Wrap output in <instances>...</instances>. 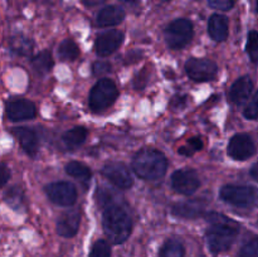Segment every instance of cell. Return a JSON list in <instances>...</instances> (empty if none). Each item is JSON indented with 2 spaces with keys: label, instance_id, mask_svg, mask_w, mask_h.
<instances>
[{
  "label": "cell",
  "instance_id": "1",
  "mask_svg": "<svg viewBox=\"0 0 258 257\" xmlns=\"http://www.w3.org/2000/svg\"><path fill=\"white\" fill-rule=\"evenodd\" d=\"M103 229L112 243H123L133 229V221L128 212L120 204L108 206L103 212Z\"/></svg>",
  "mask_w": 258,
  "mask_h": 257
},
{
  "label": "cell",
  "instance_id": "2",
  "mask_svg": "<svg viewBox=\"0 0 258 257\" xmlns=\"http://www.w3.org/2000/svg\"><path fill=\"white\" fill-rule=\"evenodd\" d=\"M212 226L207 231V243L214 253L224 252L233 244L238 228L236 223L227 217L219 214H211Z\"/></svg>",
  "mask_w": 258,
  "mask_h": 257
},
{
  "label": "cell",
  "instance_id": "3",
  "mask_svg": "<svg viewBox=\"0 0 258 257\" xmlns=\"http://www.w3.org/2000/svg\"><path fill=\"white\" fill-rule=\"evenodd\" d=\"M166 168L168 160L165 155L155 149H143L134 156V171L146 180H158L163 178Z\"/></svg>",
  "mask_w": 258,
  "mask_h": 257
},
{
  "label": "cell",
  "instance_id": "4",
  "mask_svg": "<svg viewBox=\"0 0 258 257\" xmlns=\"http://www.w3.org/2000/svg\"><path fill=\"white\" fill-rule=\"evenodd\" d=\"M219 196L227 203L243 208H249L258 203V189L249 185H224Z\"/></svg>",
  "mask_w": 258,
  "mask_h": 257
},
{
  "label": "cell",
  "instance_id": "5",
  "mask_svg": "<svg viewBox=\"0 0 258 257\" xmlns=\"http://www.w3.org/2000/svg\"><path fill=\"white\" fill-rule=\"evenodd\" d=\"M118 96L116 85L111 80H100L90 92V108L95 112L102 111L112 105Z\"/></svg>",
  "mask_w": 258,
  "mask_h": 257
},
{
  "label": "cell",
  "instance_id": "6",
  "mask_svg": "<svg viewBox=\"0 0 258 257\" xmlns=\"http://www.w3.org/2000/svg\"><path fill=\"white\" fill-rule=\"evenodd\" d=\"M193 38V24L188 19H176L165 29V40L171 49L185 47Z\"/></svg>",
  "mask_w": 258,
  "mask_h": 257
},
{
  "label": "cell",
  "instance_id": "7",
  "mask_svg": "<svg viewBox=\"0 0 258 257\" xmlns=\"http://www.w3.org/2000/svg\"><path fill=\"white\" fill-rule=\"evenodd\" d=\"M185 71L191 80L197 82H206L216 77L217 65L207 58H190L185 63Z\"/></svg>",
  "mask_w": 258,
  "mask_h": 257
},
{
  "label": "cell",
  "instance_id": "8",
  "mask_svg": "<svg viewBox=\"0 0 258 257\" xmlns=\"http://www.w3.org/2000/svg\"><path fill=\"white\" fill-rule=\"evenodd\" d=\"M45 193L53 203L58 206H72L77 199V190L75 185L68 181H55L45 186Z\"/></svg>",
  "mask_w": 258,
  "mask_h": 257
},
{
  "label": "cell",
  "instance_id": "9",
  "mask_svg": "<svg viewBox=\"0 0 258 257\" xmlns=\"http://www.w3.org/2000/svg\"><path fill=\"white\" fill-rule=\"evenodd\" d=\"M171 186L178 193L191 196L201 186V180H199L198 174L190 169L176 170L171 176Z\"/></svg>",
  "mask_w": 258,
  "mask_h": 257
},
{
  "label": "cell",
  "instance_id": "10",
  "mask_svg": "<svg viewBox=\"0 0 258 257\" xmlns=\"http://www.w3.org/2000/svg\"><path fill=\"white\" fill-rule=\"evenodd\" d=\"M254 151H256V146H254L253 140L251 136L246 134L234 135L227 148V153L234 160H246L253 155Z\"/></svg>",
  "mask_w": 258,
  "mask_h": 257
},
{
  "label": "cell",
  "instance_id": "11",
  "mask_svg": "<svg viewBox=\"0 0 258 257\" xmlns=\"http://www.w3.org/2000/svg\"><path fill=\"white\" fill-rule=\"evenodd\" d=\"M102 174L106 179L120 189H128L133 186L134 179L128 169L121 163H110L103 166Z\"/></svg>",
  "mask_w": 258,
  "mask_h": 257
},
{
  "label": "cell",
  "instance_id": "12",
  "mask_svg": "<svg viewBox=\"0 0 258 257\" xmlns=\"http://www.w3.org/2000/svg\"><path fill=\"white\" fill-rule=\"evenodd\" d=\"M123 42V33L120 30H108L103 34L98 35L96 39V52L101 57H107L111 53L115 52L121 43Z\"/></svg>",
  "mask_w": 258,
  "mask_h": 257
},
{
  "label": "cell",
  "instance_id": "13",
  "mask_svg": "<svg viewBox=\"0 0 258 257\" xmlns=\"http://www.w3.org/2000/svg\"><path fill=\"white\" fill-rule=\"evenodd\" d=\"M7 116L12 121H24L35 116V106L28 100H15L8 103Z\"/></svg>",
  "mask_w": 258,
  "mask_h": 257
},
{
  "label": "cell",
  "instance_id": "14",
  "mask_svg": "<svg viewBox=\"0 0 258 257\" xmlns=\"http://www.w3.org/2000/svg\"><path fill=\"white\" fill-rule=\"evenodd\" d=\"M81 223V214L77 211H71L62 214L57 222V232L59 236L70 238L77 233Z\"/></svg>",
  "mask_w": 258,
  "mask_h": 257
},
{
  "label": "cell",
  "instance_id": "15",
  "mask_svg": "<svg viewBox=\"0 0 258 257\" xmlns=\"http://www.w3.org/2000/svg\"><path fill=\"white\" fill-rule=\"evenodd\" d=\"M252 90H253V82L248 76L238 78L233 85L231 86L229 90V100L236 105H242L246 102L247 98L251 96Z\"/></svg>",
  "mask_w": 258,
  "mask_h": 257
},
{
  "label": "cell",
  "instance_id": "16",
  "mask_svg": "<svg viewBox=\"0 0 258 257\" xmlns=\"http://www.w3.org/2000/svg\"><path fill=\"white\" fill-rule=\"evenodd\" d=\"M13 134L17 136L25 153L29 154V155H34L37 153L39 140H38V135L34 130L29 127H15L13 130Z\"/></svg>",
  "mask_w": 258,
  "mask_h": 257
},
{
  "label": "cell",
  "instance_id": "17",
  "mask_svg": "<svg viewBox=\"0 0 258 257\" xmlns=\"http://www.w3.org/2000/svg\"><path fill=\"white\" fill-rule=\"evenodd\" d=\"M125 19V10L117 5H108L97 14V24L101 27H112L120 24Z\"/></svg>",
  "mask_w": 258,
  "mask_h": 257
},
{
  "label": "cell",
  "instance_id": "18",
  "mask_svg": "<svg viewBox=\"0 0 258 257\" xmlns=\"http://www.w3.org/2000/svg\"><path fill=\"white\" fill-rule=\"evenodd\" d=\"M208 32L216 42L226 40L228 37V19L222 14H213L209 18Z\"/></svg>",
  "mask_w": 258,
  "mask_h": 257
},
{
  "label": "cell",
  "instance_id": "19",
  "mask_svg": "<svg viewBox=\"0 0 258 257\" xmlns=\"http://www.w3.org/2000/svg\"><path fill=\"white\" fill-rule=\"evenodd\" d=\"M86 138H87V130L82 127V126H77V127L68 130L63 135L62 140L66 148L70 149V150H76L78 146H81L85 143Z\"/></svg>",
  "mask_w": 258,
  "mask_h": 257
},
{
  "label": "cell",
  "instance_id": "20",
  "mask_svg": "<svg viewBox=\"0 0 258 257\" xmlns=\"http://www.w3.org/2000/svg\"><path fill=\"white\" fill-rule=\"evenodd\" d=\"M173 213L179 217L185 218H196L203 213V206L199 202H188V203H179L173 207Z\"/></svg>",
  "mask_w": 258,
  "mask_h": 257
},
{
  "label": "cell",
  "instance_id": "21",
  "mask_svg": "<svg viewBox=\"0 0 258 257\" xmlns=\"http://www.w3.org/2000/svg\"><path fill=\"white\" fill-rule=\"evenodd\" d=\"M32 66L38 75H45L49 72L53 67V58L48 50L38 53L32 60Z\"/></svg>",
  "mask_w": 258,
  "mask_h": 257
},
{
  "label": "cell",
  "instance_id": "22",
  "mask_svg": "<svg viewBox=\"0 0 258 257\" xmlns=\"http://www.w3.org/2000/svg\"><path fill=\"white\" fill-rule=\"evenodd\" d=\"M66 171H67L68 175L82 181L90 180L91 175H92L91 169L87 165H85V164L80 163V161H71V163H68L66 165Z\"/></svg>",
  "mask_w": 258,
  "mask_h": 257
},
{
  "label": "cell",
  "instance_id": "23",
  "mask_svg": "<svg viewBox=\"0 0 258 257\" xmlns=\"http://www.w3.org/2000/svg\"><path fill=\"white\" fill-rule=\"evenodd\" d=\"M58 55L62 60H75L80 55L78 45L72 39H64L58 47Z\"/></svg>",
  "mask_w": 258,
  "mask_h": 257
},
{
  "label": "cell",
  "instance_id": "24",
  "mask_svg": "<svg viewBox=\"0 0 258 257\" xmlns=\"http://www.w3.org/2000/svg\"><path fill=\"white\" fill-rule=\"evenodd\" d=\"M33 42L27 37H23V35H18V37H14L12 39V43H10V49L13 52H15L17 54L20 55H28L30 52H32Z\"/></svg>",
  "mask_w": 258,
  "mask_h": 257
},
{
  "label": "cell",
  "instance_id": "25",
  "mask_svg": "<svg viewBox=\"0 0 258 257\" xmlns=\"http://www.w3.org/2000/svg\"><path fill=\"white\" fill-rule=\"evenodd\" d=\"M160 257H184V247L176 239H169L160 249Z\"/></svg>",
  "mask_w": 258,
  "mask_h": 257
},
{
  "label": "cell",
  "instance_id": "26",
  "mask_svg": "<svg viewBox=\"0 0 258 257\" xmlns=\"http://www.w3.org/2000/svg\"><path fill=\"white\" fill-rule=\"evenodd\" d=\"M246 49L252 62L258 63V32L256 30L249 32Z\"/></svg>",
  "mask_w": 258,
  "mask_h": 257
},
{
  "label": "cell",
  "instance_id": "27",
  "mask_svg": "<svg viewBox=\"0 0 258 257\" xmlns=\"http://www.w3.org/2000/svg\"><path fill=\"white\" fill-rule=\"evenodd\" d=\"M88 257H111L110 244L103 239H98L92 246Z\"/></svg>",
  "mask_w": 258,
  "mask_h": 257
},
{
  "label": "cell",
  "instance_id": "28",
  "mask_svg": "<svg viewBox=\"0 0 258 257\" xmlns=\"http://www.w3.org/2000/svg\"><path fill=\"white\" fill-rule=\"evenodd\" d=\"M203 148V141L201 138H191L188 140V146L186 148H180L179 149V153L183 154V155L190 156L193 155L196 151L202 150Z\"/></svg>",
  "mask_w": 258,
  "mask_h": 257
},
{
  "label": "cell",
  "instance_id": "29",
  "mask_svg": "<svg viewBox=\"0 0 258 257\" xmlns=\"http://www.w3.org/2000/svg\"><path fill=\"white\" fill-rule=\"evenodd\" d=\"M239 257H258V237L251 239L242 247Z\"/></svg>",
  "mask_w": 258,
  "mask_h": 257
},
{
  "label": "cell",
  "instance_id": "30",
  "mask_svg": "<svg viewBox=\"0 0 258 257\" xmlns=\"http://www.w3.org/2000/svg\"><path fill=\"white\" fill-rule=\"evenodd\" d=\"M244 117L248 120H258V92L252 97L243 111Z\"/></svg>",
  "mask_w": 258,
  "mask_h": 257
},
{
  "label": "cell",
  "instance_id": "31",
  "mask_svg": "<svg viewBox=\"0 0 258 257\" xmlns=\"http://www.w3.org/2000/svg\"><path fill=\"white\" fill-rule=\"evenodd\" d=\"M236 0H208V5L216 10H229L234 7Z\"/></svg>",
  "mask_w": 258,
  "mask_h": 257
},
{
  "label": "cell",
  "instance_id": "32",
  "mask_svg": "<svg viewBox=\"0 0 258 257\" xmlns=\"http://www.w3.org/2000/svg\"><path fill=\"white\" fill-rule=\"evenodd\" d=\"M111 65L108 62H103V60H98L95 62L92 66V72L95 76H105L111 72Z\"/></svg>",
  "mask_w": 258,
  "mask_h": 257
},
{
  "label": "cell",
  "instance_id": "33",
  "mask_svg": "<svg viewBox=\"0 0 258 257\" xmlns=\"http://www.w3.org/2000/svg\"><path fill=\"white\" fill-rule=\"evenodd\" d=\"M9 176H10V173H9V170H8L7 165H5V164H3L2 165V184L3 185H5V184H7Z\"/></svg>",
  "mask_w": 258,
  "mask_h": 257
},
{
  "label": "cell",
  "instance_id": "34",
  "mask_svg": "<svg viewBox=\"0 0 258 257\" xmlns=\"http://www.w3.org/2000/svg\"><path fill=\"white\" fill-rule=\"evenodd\" d=\"M82 2L87 7H96V5H100L102 3H105L106 0H82Z\"/></svg>",
  "mask_w": 258,
  "mask_h": 257
},
{
  "label": "cell",
  "instance_id": "35",
  "mask_svg": "<svg viewBox=\"0 0 258 257\" xmlns=\"http://www.w3.org/2000/svg\"><path fill=\"white\" fill-rule=\"evenodd\" d=\"M251 176L258 181V161L251 168Z\"/></svg>",
  "mask_w": 258,
  "mask_h": 257
},
{
  "label": "cell",
  "instance_id": "36",
  "mask_svg": "<svg viewBox=\"0 0 258 257\" xmlns=\"http://www.w3.org/2000/svg\"><path fill=\"white\" fill-rule=\"evenodd\" d=\"M120 2H123V3H135L136 0H120Z\"/></svg>",
  "mask_w": 258,
  "mask_h": 257
},
{
  "label": "cell",
  "instance_id": "37",
  "mask_svg": "<svg viewBox=\"0 0 258 257\" xmlns=\"http://www.w3.org/2000/svg\"><path fill=\"white\" fill-rule=\"evenodd\" d=\"M257 12H258V0H257Z\"/></svg>",
  "mask_w": 258,
  "mask_h": 257
},
{
  "label": "cell",
  "instance_id": "38",
  "mask_svg": "<svg viewBox=\"0 0 258 257\" xmlns=\"http://www.w3.org/2000/svg\"><path fill=\"white\" fill-rule=\"evenodd\" d=\"M163 2H168V0H163Z\"/></svg>",
  "mask_w": 258,
  "mask_h": 257
}]
</instances>
